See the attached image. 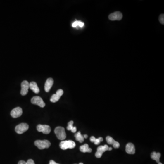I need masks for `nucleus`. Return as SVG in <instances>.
Instances as JSON below:
<instances>
[{
    "instance_id": "10",
    "label": "nucleus",
    "mask_w": 164,
    "mask_h": 164,
    "mask_svg": "<svg viewBox=\"0 0 164 164\" xmlns=\"http://www.w3.org/2000/svg\"><path fill=\"white\" fill-rule=\"evenodd\" d=\"M23 114V110L20 107H16L13 109L11 112V115L13 118H17L21 116Z\"/></svg>"
},
{
    "instance_id": "15",
    "label": "nucleus",
    "mask_w": 164,
    "mask_h": 164,
    "mask_svg": "<svg viewBox=\"0 0 164 164\" xmlns=\"http://www.w3.org/2000/svg\"><path fill=\"white\" fill-rule=\"evenodd\" d=\"M80 151L83 153H86V152L91 153L92 150L91 148L89 147V145L88 144H85L83 146H81L80 147Z\"/></svg>"
},
{
    "instance_id": "3",
    "label": "nucleus",
    "mask_w": 164,
    "mask_h": 164,
    "mask_svg": "<svg viewBox=\"0 0 164 164\" xmlns=\"http://www.w3.org/2000/svg\"><path fill=\"white\" fill-rule=\"evenodd\" d=\"M34 144L40 150L49 148L51 146V143L48 140H37L35 141Z\"/></svg>"
},
{
    "instance_id": "12",
    "label": "nucleus",
    "mask_w": 164,
    "mask_h": 164,
    "mask_svg": "<svg viewBox=\"0 0 164 164\" xmlns=\"http://www.w3.org/2000/svg\"><path fill=\"white\" fill-rule=\"evenodd\" d=\"M106 140L108 143L109 144H112L113 146L115 148H118L120 147V143L114 140V139L111 136H107L106 138Z\"/></svg>"
},
{
    "instance_id": "14",
    "label": "nucleus",
    "mask_w": 164,
    "mask_h": 164,
    "mask_svg": "<svg viewBox=\"0 0 164 164\" xmlns=\"http://www.w3.org/2000/svg\"><path fill=\"white\" fill-rule=\"evenodd\" d=\"M29 89L32 90L35 94H38L39 93V89L38 88L37 84L35 82H32L29 84Z\"/></svg>"
},
{
    "instance_id": "20",
    "label": "nucleus",
    "mask_w": 164,
    "mask_h": 164,
    "mask_svg": "<svg viewBox=\"0 0 164 164\" xmlns=\"http://www.w3.org/2000/svg\"><path fill=\"white\" fill-rule=\"evenodd\" d=\"M60 97L57 94H54L52 95L50 101L53 103H56L58 102L60 99Z\"/></svg>"
},
{
    "instance_id": "16",
    "label": "nucleus",
    "mask_w": 164,
    "mask_h": 164,
    "mask_svg": "<svg viewBox=\"0 0 164 164\" xmlns=\"http://www.w3.org/2000/svg\"><path fill=\"white\" fill-rule=\"evenodd\" d=\"M161 156V154L160 153H156V152H153L151 154V158L153 160H156L157 163L160 162V157Z\"/></svg>"
},
{
    "instance_id": "13",
    "label": "nucleus",
    "mask_w": 164,
    "mask_h": 164,
    "mask_svg": "<svg viewBox=\"0 0 164 164\" xmlns=\"http://www.w3.org/2000/svg\"><path fill=\"white\" fill-rule=\"evenodd\" d=\"M126 152L129 154H134L135 153V149L134 145L131 143L127 144L125 148Z\"/></svg>"
},
{
    "instance_id": "31",
    "label": "nucleus",
    "mask_w": 164,
    "mask_h": 164,
    "mask_svg": "<svg viewBox=\"0 0 164 164\" xmlns=\"http://www.w3.org/2000/svg\"><path fill=\"white\" fill-rule=\"evenodd\" d=\"M79 164H84L83 163H80Z\"/></svg>"
},
{
    "instance_id": "25",
    "label": "nucleus",
    "mask_w": 164,
    "mask_h": 164,
    "mask_svg": "<svg viewBox=\"0 0 164 164\" xmlns=\"http://www.w3.org/2000/svg\"><path fill=\"white\" fill-rule=\"evenodd\" d=\"M95 139L96 138H95V137H94V136H91V137H90V141H91V142H94Z\"/></svg>"
},
{
    "instance_id": "29",
    "label": "nucleus",
    "mask_w": 164,
    "mask_h": 164,
    "mask_svg": "<svg viewBox=\"0 0 164 164\" xmlns=\"http://www.w3.org/2000/svg\"><path fill=\"white\" fill-rule=\"evenodd\" d=\"M112 150V148L111 147L108 148V151H111Z\"/></svg>"
},
{
    "instance_id": "2",
    "label": "nucleus",
    "mask_w": 164,
    "mask_h": 164,
    "mask_svg": "<svg viewBox=\"0 0 164 164\" xmlns=\"http://www.w3.org/2000/svg\"><path fill=\"white\" fill-rule=\"evenodd\" d=\"M55 134H56L57 138L61 140L65 139L66 138V134L65 129L63 127L58 126L55 129Z\"/></svg>"
},
{
    "instance_id": "28",
    "label": "nucleus",
    "mask_w": 164,
    "mask_h": 164,
    "mask_svg": "<svg viewBox=\"0 0 164 164\" xmlns=\"http://www.w3.org/2000/svg\"><path fill=\"white\" fill-rule=\"evenodd\" d=\"M84 136V138L85 139L88 138V135H87V134H84V136Z\"/></svg>"
},
{
    "instance_id": "27",
    "label": "nucleus",
    "mask_w": 164,
    "mask_h": 164,
    "mask_svg": "<svg viewBox=\"0 0 164 164\" xmlns=\"http://www.w3.org/2000/svg\"><path fill=\"white\" fill-rule=\"evenodd\" d=\"M18 164H26V162H25L24 160H20L19 161Z\"/></svg>"
},
{
    "instance_id": "30",
    "label": "nucleus",
    "mask_w": 164,
    "mask_h": 164,
    "mask_svg": "<svg viewBox=\"0 0 164 164\" xmlns=\"http://www.w3.org/2000/svg\"><path fill=\"white\" fill-rule=\"evenodd\" d=\"M158 164H162V163H161V162H159V163H158Z\"/></svg>"
},
{
    "instance_id": "17",
    "label": "nucleus",
    "mask_w": 164,
    "mask_h": 164,
    "mask_svg": "<svg viewBox=\"0 0 164 164\" xmlns=\"http://www.w3.org/2000/svg\"><path fill=\"white\" fill-rule=\"evenodd\" d=\"M73 121H70V122L68 123V125L67 129L68 130H71L72 133H75L77 131L76 127L73 126Z\"/></svg>"
},
{
    "instance_id": "1",
    "label": "nucleus",
    "mask_w": 164,
    "mask_h": 164,
    "mask_svg": "<svg viewBox=\"0 0 164 164\" xmlns=\"http://www.w3.org/2000/svg\"><path fill=\"white\" fill-rule=\"evenodd\" d=\"M59 146L62 150H66L68 149H73L75 147L76 144L72 140H65L61 141Z\"/></svg>"
},
{
    "instance_id": "6",
    "label": "nucleus",
    "mask_w": 164,
    "mask_h": 164,
    "mask_svg": "<svg viewBox=\"0 0 164 164\" xmlns=\"http://www.w3.org/2000/svg\"><path fill=\"white\" fill-rule=\"evenodd\" d=\"M38 132H42L44 134H49L51 131V129L48 125H38L37 127Z\"/></svg>"
},
{
    "instance_id": "18",
    "label": "nucleus",
    "mask_w": 164,
    "mask_h": 164,
    "mask_svg": "<svg viewBox=\"0 0 164 164\" xmlns=\"http://www.w3.org/2000/svg\"><path fill=\"white\" fill-rule=\"evenodd\" d=\"M75 136L77 141H78L80 143H83L84 141V136L82 135L80 131H79L76 134H75Z\"/></svg>"
},
{
    "instance_id": "21",
    "label": "nucleus",
    "mask_w": 164,
    "mask_h": 164,
    "mask_svg": "<svg viewBox=\"0 0 164 164\" xmlns=\"http://www.w3.org/2000/svg\"><path fill=\"white\" fill-rule=\"evenodd\" d=\"M103 141V138L102 137H99L98 139H95L94 143L95 145H98V144H99L101 142H102Z\"/></svg>"
},
{
    "instance_id": "24",
    "label": "nucleus",
    "mask_w": 164,
    "mask_h": 164,
    "mask_svg": "<svg viewBox=\"0 0 164 164\" xmlns=\"http://www.w3.org/2000/svg\"><path fill=\"white\" fill-rule=\"evenodd\" d=\"M26 164H35L34 160L32 159H29L26 162Z\"/></svg>"
},
{
    "instance_id": "8",
    "label": "nucleus",
    "mask_w": 164,
    "mask_h": 164,
    "mask_svg": "<svg viewBox=\"0 0 164 164\" xmlns=\"http://www.w3.org/2000/svg\"><path fill=\"white\" fill-rule=\"evenodd\" d=\"M123 18L122 13L120 11H116L115 13L111 14L108 16V18L111 21H120Z\"/></svg>"
},
{
    "instance_id": "9",
    "label": "nucleus",
    "mask_w": 164,
    "mask_h": 164,
    "mask_svg": "<svg viewBox=\"0 0 164 164\" xmlns=\"http://www.w3.org/2000/svg\"><path fill=\"white\" fill-rule=\"evenodd\" d=\"M21 94L23 96H25L28 93V89H29V83L28 81H23L21 84Z\"/></svg>"
},
{
    "instance_id": "7",
    "label": "nucleus",
    "mask_w": 164,
    "mask_h": 164,
    "mask_svg": "<svg viewBox=\"0 0 164 164\" xmlns=\"http://www.w3.org/2000/svg\"><path fill=\"white\" fill-rule=\"evenodd\" d=\"M108 148L109 147L107 144H105L104 146H99L97 148V152L95 153V156L98 158H101L104 152L108 151Z\"/></svg>"
},
{
    "instance_id": "22",
    "label": "nucleus",
    "mask_w": 164,
    "mask_h": 164,
    "mask_svg": "<svg viewBox=\"0 0 164 164\" xmlns=\"http://www.w3.org/2000/svg\"><path fill=\"white\" fill-rule=\"evenodd\" d=\"M159 21L160 23H161V24L164 25V14L160 15L159 18Z\"/></svg>"
},
{
    "instance_id": "11",
    "label": "nucleus",
    "mask_w": 164,
    "mask_h": 164,
    "mask_svg": "<svg viewBox=\"0 0 164 164\" xmlns=\"http://www.w3.org/2000/svg\"><path fill=\"white\" fill-rule=\"evenodd\" d=\"M53 83L54 80L52 78H49L47 79L44 86V89L46 92H49L53 84Z\"/></svg>"
},
{
    "instance_id": "19",
    "label": "nucleus",
    "mask_w": 164,
    "mask_h": 164,
    "mask_svg": "<svg viewBox=\"0 0 164 164\" xmlns=\"http://www.w3.org/2000/svg\"><path fill=\"white\" fill-rule=\"evenodd\" d=\"M84 23L83 22H81V21H76L72 23V27L75 28L77 26H79L80 27L82 28V27H84Z\"/></svg>"
},
{
    "instance_id": "23",
    "label": "nucleus",
    "mask_w": 164,
    "mask_h": 164,
    "mask_svg": "<svg viewBox=\"0 0 164 164\" xmlns=\"http://www.w3.org/2000/svg\"><path fill=\"white\" fill-rule=\"evenodd\" d=\"M56 94H57V95L61 97V96H62L63 94V90L61 89H59L58 90V91H57Z\"/></svg>"
},
{
    "instance_id": "5",
    "label": "nucleus",
    "mask_w": 164,
    "mask_h": 164,
    "mask_svg": "<svg viewBox=\"0 0 164 164\" xmlns=\"http://www.w3.org/2000/svg\"><path fill=\"white\" fill-rule=\"evenodd\" d=\"M31 103L33 104L37 105L41 108L45 106V103L39 96H34L31 99Z\"/></svg>"
},
{
    "instance_id": "26",
    "label": "nucleus",
    "mask_w": 164,
    "mask_h": 164,
    "mask_svg": "<svg viewBox=\"0 0 164 164\" xmlns=\"http://www.w3.org/2000/svg\"><path fill=\"white\" fill-rule=\"evenodd\" d=\"M49 164H58V163H56L55 161H54L53 160H51L50 161H49Z\"/></svg>"
},
{
    "instance_id": "4",
    "label": "nucleus",
    "mask_w": 164,
    "mask_h": 164,
    "mask_svg": "<svg viewBox=\"0 0 164 164\" xmlns=\"http://www.w3.org/2000/svg\"><path fill=\"white\" fill-rule=\"evenodd\" d=\"M29 129V125L26 123H21L15 126V131L18 134H22Z\"/></svg>"
}]
</instances>
